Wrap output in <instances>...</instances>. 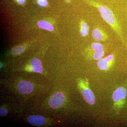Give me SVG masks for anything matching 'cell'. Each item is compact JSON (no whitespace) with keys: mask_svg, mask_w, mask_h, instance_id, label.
Returning a JSON list of instances; mask_svg holds the SVG:
<instances>
[{"mask_svg":"<svg viewBox=\"0 0 127 127\" xmlns=\"http://www.w3.org/2000/svg\"><path fill=\"white\" fill-rule=\"evenodd\" d=\"M25 48L22 46H18L12 48L11 53L12 55H17L22 53L25 51Z\"/></svg>","mask_w":127,"mask_h":127,"instance_id":"5bb4252c","label":"cell"},{"mask_svg":"<svg viewBox=\"0 0 127 127\" xmlns=\"http://www.w3.org/2000/svg\"><path fill=\"white\" fill-rule=\"evenodd\" d=\"M84 100L88 104L93 105L95 103V96L92 91L88 87L84 88L82 92Z\"/></svg>","mask_w":127,"mask_h":127,"instance_id":"52a82bcc","label":"cell"},{"mask_svg":"<svg viewBox=\"0 0 127 127\" xmlns=\"http://www.w3.org/2000/svg\"><path fill=\"white\" fill-rule=\"evenodd\" d=\"M28 121L30 124L34 126H41L45 124L46 119L43 116H32L28 117Z\"/></svg>","mask_w":127,"mask_h":127,"instance_id":"ba28073f","label":"cell"},{"mask_svg":"<svg viewBox=\"0 0 127 127\" xmlns=\"http://www.w3.org/2000/svg\"><path fill=\"white\" fill-rule=\"evenodd\" d=\"M127 93L126 88L124 87H119L113 92L112 96L113 101L116 103L120 102L125 99Z\"/></svg>","mask_w":127,"mask_h":127,"instance_id":"277c9868","label":"cell"},{"mask_svg":"<svg viewBox=\"0 0 127 127\" xmlns=\"http://www.w3.org/2000/svg\"><path fill=\"white\" fill-rule=\"evenodd\" d=\"M37 25L40 28L49 31H52L54 29L53 26L51 24L45 21H39L37 23Z\"/></svg>","mask_w":127,"mask_h":127,"instance_id":"7c38bea8","label":"cell"},{"mask_svg":"<svg viewBox=\"0 0 127 127\" xmlns=\"http://www.w3.org/2000/svg\"><path fill=\"white\" fill-rule=\"evenodd\" d=\"M114 58V56L111 54L107 56L105 58H101L98 62V67L101 70H107L109 65L113 62Z\"/></svg>","mask_w":127,"mask_h":127,"instance_id":"8992f818","label":"cell"},{"mask_svg":"<svg viewBox=\"0 0 127 127\" xmlns=\"http://www.w3.org/2000/svg\"><path fill=\"white\" fill-rule=\"evenodd\" d=\"M65 0L67 1V2H69L71 0Z\"/></svg>","mask_w":127,"mask_h":127,"instance_id":"ac0fdd59","label":"cell"},{"mask_svg":"<svg viewBox=\"0 0 127 127\" xmlns=\"http://www.w3.org/2000/svg\"><path fill=\"white\" fill-rule=\"evenodd\" d=\"M80 35L83 37H86L88 35L89 31V27L87 23L83 20L80 22Z\"/></svg>","mask_w":127,"mask_h":127,"instance_id":"8fae6325","label":"cell"},{"mask_svg":"<svg viewBox=\"0 0 127 127\" xmlns=\"http://www.w3.org/2000/svg\"><path fill=\"white\" fill-rule=\"evenodd\" d=\"M7 113V111L6 109L0 108V116H4L6 115Z\"/></svg>","mask_w":127,"mask_h":127,"instance_id":"2e32d148","label":"cell"},{"mask_svg":"<svg viewBox=\"0 0 127 127\" xmlns=\"http://www.w3.org/2000/svg\"><path fill=\"white\" fill-rule=\"evenodd\" d=\"M25 0H17V1L19 4H23L25 2Z\"/></svg>","mask_w":127,"mask_h":127,"instance_id":"e0dca14e","label":"cell"},{"mask_svg":"<svg viewBox=\"0 0 127 127\" xmlns=\"http://www.w3.org/2000/svg\"><path fill=\"white\" fill-rule=\"evenodd\" d=\"M31 64L33 66V71L34 72L42 73L43 72L41 62L39 59L36 58L32 59L31 62Z\"/></svg>","mask_w":127,"mask_h":127,"instance_id":"9c48e42d","label":"cell"},{"mask_svg":"<svg viewBox=\"0 0 127 127\" xmlns=\"http://www.w3.org/2000/svg\"><path fill=\"white\" fill-rule=\"evenodd\" d=\"M92 35L94 40L96 41H105L109 39L107 32L98 26L94 27L92 32Z\"/></svg>","mask_w":127,"mask_h":127,"instance_id":"3957f363","label":"cell"},{"mask_svg":"<svg viewBox=\"0 0 127 127\" xmlns=\"http://www.w3.org/2000/svg\"><path fill=\"white\" fill-rule=\"evenodd\" d=\"M65 99V96L63 93H57L53 95L49 100V106L52 108H58L63 104Z\"/></svg>","mask_w":127,"mask_h":127,"instance_id":"7a4b0ae2","label":"cell"},{"mask_svg":"<svg viewBox=\"0 0 127 127\" xmlns=\"http://www.w3.org/2000/svg\"><path fill=\"white\" fill-rule=\"evenodd\" d=\"M103 45L101 43L94 42L92 43L90 46L88 47L86 51L89 53L93 52L101 51H103Z\"/></svg>","mask_w":127,"mask_h":127,"instance_id":"30bf717a","label":"cell"},{"mask_svg":"<svg viewBox=\"0 0 127 127\" xmlns=\"http://www.w3.org/2000/svg\"><path fill=\"white\" fill-rule=\"evenodd\" d=\"M17 88L21 93L25 94L31 93L34 89V86L31 83L26 81H22L19 83Z\"/></svg>","mask_w":127,"mask_h":127,"instance_id":"5b68a950","label":"cell"},{"mask_svg":"<svg viewBox=\"0 0 127 127\" xmlns=\"http://www.w3.org/2000/svg\"><path fill=\"white\" fill-rule=\"evenodd\" d=\"M89 5L95 7L98 10L103 19L112 28L118 35L121 41L126 44L122 31V28L116 17L110 8L101 4L95 0H83Z\"/></svg>","mask_w":127,"mask_h":127,"instance_id":"6da1fadb","label":"cell"},{"mask_svg":"<svg viewBox=\"0 0 127 127\" xmlns=\"http://www.w3.org/2000/svg\"><path fill=\"white\" fill-rule=\"evenodd\" d=\"M37 2L40 6L43 7L46 6L47 5V0H37Z\"/></svg>","mask_w":127,"mask_h":127,"instance_id":"9a60e30c","label":"cell"},{"mask_svg":"<svg viewBox=\"0 0 127 127\" xmlns=\"http://www.w3.org/2000/svg\"><path fill=\"white\" fill-rule=\"evenodd\" d=\"M89 56L95 60H98L102 58L104 55L103 51H101L93 52L88 53Z\"/></svg>","mask_w":127,"mask_h":127,"instance_id":"4fadbf2b","label":"cell"}]
</instances>
